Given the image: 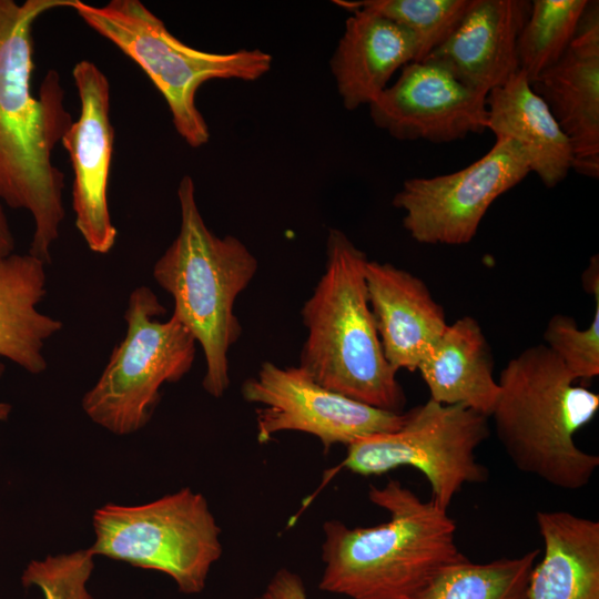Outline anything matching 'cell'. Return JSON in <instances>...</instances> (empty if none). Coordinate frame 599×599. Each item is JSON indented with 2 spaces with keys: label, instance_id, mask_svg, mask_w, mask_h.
<instances>
[{
  "label": "cell",
  "instance_id": "1",
  "mask_svg": "<svg viewBox=\"0 0 599 599\" xmlns=\"http://www.w3.org/2000/svg\"><path fill=\"white\" fill-rule=\"evenodd\" d=\"M75 0H0V203L26 210L34 230L29 254L44 264L64 219V174L52 152L73 122L60 75L50 70L32 91V27L44 12Z\"/></svg>",
  "mask_w": 599,
  "mask_h": 599
},
{
  "label": "cell",
  "instance_id": "2",
  "mask_svg": "<svg viewBox=\"0 0 599 599\" xmlns=\"http://www.w3.org/2000/svg\"><path fill=\"white\" fill-rule=\"evenodd\" d=\"M368 498L389 519L351 528L323 524L319 589L351 599H410L439 571L467 558L456 544V522L432 499L400 481L370 485Z\"/></svg>",
  "mask_w": 599,
  "mask_h": 599
},
{
  "label": "cell",
  "instance_id": "3",
  "mask_svg": "<svg viewBox=\"0 0 599 599\" xmlns=\"http://www.w3.org/2000/svg\"><path fill=\"white\" fill-rule=\"evenodd\" d=\"M497 382L489 418L512 465L559 489L586 487L599 457L580 449L573 436L596 417L599 395L576 385L544 343L511 358Z\"/></svg>",
  "mask_w": 599,
  "mask_h": 599
},
{
  "label": "cell",
  "instance_id": "4",
  "mask_svg": "<svg viewBox=\"0 0 599 599\" xmlns=\"http://www.w3.org/2000/svg\"><path fill=\"white\" fill-rule=\"evenodd\" d=\"M367 261L343 231H328L324 273L301 309L307 336L298 367L326 389L402 413L405 394L384 356L368 302Z\"/></svg>",
  "mask_w": 599,
  "mask_h": 599
},
{
  "label": "cell",
  "instance_id": "5",
  "mask_svg": "<svg viewBox=\"0 0 599 599\" xmlns=\"http://www.w3.org/2000/svg\"><path fill=\"white\" fill-rule=\"evenodd\" d=\"M177 200L180 230L155 262L153 277L172 296V315L202 347L203 388L220 398L231 382L229 352L242 332L234 303L255 276L258 263L241 240L217 236L206 226L190 175L181 179Z\"/></svg>",
  "mask_w": 599,
  "mask_h": 599
},
{
  "label": "cell",
  "instance_id": "6",
  "mask_svg": "<svg viewBox=\"0 0 599 599\" xmlns=\"http://www.w3.org/2000/svg\"><path fill=\"white\" fill-rule=\"evenodd\" d=\"M71 9L141 67L167 103L176 132L192 148L210 140L195 103L200 87L214 79L255 81L272 65V55L260 49L214 53L189 47L140 0H111L103 6L75 0Z\"/></svg>",
  "mask_w": 599,
  "mask_h": 599
},
{
  "label": "cell",
  "instance_id": "7",
  "mask_svg": "<svg viewBox=\"0 0 599 599\" xmlns=\"http://www.w3.org/2000/svg\"><path fill=\"white\" fill-rule=\"evenodd\" d=\"M164 313L150 287L131 292L125 336L82 398L87 416L115 435L143 428L160 400L161 386L179 382L194 363L196 341L173 315L159 321Z\"/></svg>",
  "mask_w": 599,
  "mask_h": 599
},
{
  "label": "cell",
  "instance_id": "8",
  "mask_svg": "<svg viewBox=\"0 0 599 599\" xmlns=\"http://www.w3.org/2000/svg\"><path fill=\"white\" fill-rule=\"evenodd\" d=\"M91 552L171 577L185 595L203 591L223 552L205 497L185 487L136 506L106 504L92 517Z\"/></svg>",
  "mask_w": 599,
  "mask_h": 599
},
{
  "label": "cell",
  "instance_id": "9",
  "mask_svg": "<svg viewBox=\"0 0 599 599\" xmlns=\"http://www.w3.org/2000/svg\"><path fill=\"white\" fill-rule=\"evenodd\" d=\"M488 418L463 405L428 399L404 413L397 430L348 445L341 466L364 476L413 467L428 480L430 499L448 509L465 485L488 479V469L475 455L490 434Z\"/></svg>",
  "mask_w": 599,
  "mask_h": 599
},
{
  "label": "cell",
  "instance_id": "10",
  "mask_svg": "<svg viewBox=\"0 0 599 599\" xmlns=\"http://www.w3.org/2000/svg\"><path fill=\"white\" fill-rule=\"evenodd\" d=\"M530 172L525 149L497 139L483 158L457 172L406 180L392 203L404 212V229L416 242L465 245L493 202Z\"/></svg>",
  "mask_w": 599,
  "mask_h": 599
},
{
  "label": "cell",
  "instance_id": "11",
  "mask_svg": "<svg viewBox=\"0 0 599 599\" xmlns=\"http://www.w3.org/2000/svg\"><path fill=\"white\" fill-rule=\"evenodd\" d=\"M244 400L256 408L257 441L267 443L281 432L317 437L324 449L377 434L397 430L404 413L379 409L318 385L298 366L280 367L263 362L256 375L241 387Z\"/></svg>",
  "mask_w": 599,
  "mask_h": 599
},
{
  "label": "cell",
  "instance_id": "12",
  "mask_svg": "<svg viewBox=\"0 0 599 599\" xmlns=\"http://www.w3.org/2000/svg\"><path fill=\"white\" fill-rule=\"evenodd\" d=\"M486 95L434 62H410L369 104V114L394 139L448 143L487 130Z\"/></svg>",
  "mask_w": 599,
  "mask_h": 599
},
{
  "label": "cell",
  "instance_id": "13",
  "mask_svg": "<svg viewBox=\"0 0 599 599\" xmlns=\"http://www.w3.org/2000/svg\"><path fill=\"white\" fill-rule=\"evenodd\" d=\"M72 77L80 99V115L63 134L61 144L69 153L73 171L75 226L92 252L108 254L118 236L108 204L114 143L110 82L90 60L79 61Z\"/></svg>",
  "mask_w": 599,
  "mask_h": 599
},
{
  "label": "cell",
  "instance_id": "14",
  "mask_svg": "<svg viewBox=\"0 0 599 599\" xmlns=\"http://www.w3.org/2000/svg\"><path fill=\"white\" fill-rule=\"evenodd\" d=\"M568 138L572 169L599 175V4L589 1L561 59L530 83Z\"/></svg>",
  "mask_w": 599,
  "mask_h": 599
},
{
  "label": "cell",
  "instance_id": "15",
  "mask_svg": "<svg viewBox=\"0 0 599 599\" xmlns=\"http://www.w3.org/2000/svg\"><path fill=\"white\" fill-rule=\"evenodd\" d=\"M368 302L384 356L395 372L417 370L448 323L426 283L390 263L367 261Z\"/></svg>",
  "mask_w": 599,
  "mask_h": 599
},
{
  "label": "cell",
  "instance_id": "16",
  "mask_svg": "<svg viewBox=\"0 0 599 599\" xmlns=\"http://www.w3.org/2000/svg\"><path fill=\"white\" fill-rule=\"evenodd\" d=\"M530 9L528 0H474L447 40L423 61L488 94L520 70L517 41Z\"/></svg>",
  "mask_w": 599,
  "mask_h": 599
},
{
  "label": "cell",
  "instance_id": "17",
  "mask_svg": "<svg viewBox=\"0 0 599 599\" xmlns=\"http://www.w3.org/2000/svg\"><path fill=\"white\" fill-rule=\"evenodd\" d=\"M331 59V70L346 110L370 104L393 74L418 60L414 33L376 12L355 9Z\"/></svg>",
  "mask_w": 599,
  "mask_h": 599
},
{
  "label": "cell",
  "instance_id": "18",
  "mask_svg": "<svg viewBox=\"0 0 599 599\" xmlns=\"http://www.w3.org/2000/svg\"><path fill=\"white\" fill-rule=\"evenodd\" d=\"M486 108L487 130L496 140L519 143L528 154L531 172L547 187L567 177L573 164L569 140L522 70L488 92Z\"/></svg>",
  "mask_w": 599,
  "mask_h": 599
},
{
  "label": "cell",
  "instance_id": "19",
  "mask_svg": "<svg viewBox=\"0 0 599 599\" xmlns=\"http://www.w3.org/2000/svg\"><path fill=\"white\" fill-rule=\"evenodd\" d=\"M544 557L527 599H599V522L569 511H538Z\"/></svg>",
  "mask_w": 599,
  "mask_h": 599
},
{
  "label": "cell",
  "instance_id": "20",
  "mask_svg": "<svg viewBox=\"0 0 599 599\" xmlns=\"http://www.w3.org/2000/svg\"><path fill=\"white\" fill-rule=\"evenodd\" d=\"M417 370L427 385L429 399L463 405L490 417L499 385L494 377L489 343L474 317L463 316L448 324Z\"/></svg>",
  "mask_w": 599,
  "mask_h": 599
},
{
  "label": "cell",
  "instance_id": "21",
  "mask_svg": "<svg viewBox=\"0 0 599 599\" xmlns=\"http://www.w3.org/2000/svg\"><path fill=\"white\" fill-rule=\"evenodd\" d=\"M44 266L29 253L0 256V358L31 374L45 370L44 343L62 328L37 309L47 292Z\"/></svg>",
  "mask_w": 599,
  "mask_h": 599
},
{
  "label": "cell",
  "instance_id": "22",
  "mask_svg": "<svg viewBox=\"0 0 599 599\" xmlns=\"http://www.w3.org/2000/svg\"><path fill=\"white\" fill-rule=\"evenodd\" d=\"M539 554L532 549L483 564L465 558L439 571L410 599H527Z\"/></svg>",
  "mask_w": 599,
  "mask_h": 599
},
{
  "label": "cell",
  "instance_id": "23",
  "mask_svg": "<svg viewBox=\"0 0 599 599\" xmlns=\"http://www.w3.org/2000/svg\"><path fill=\"white\" fill-rule=\"evenodd\" d=\"M588 0H534L517 41L519 69L529 82L555 65L576 35Z\"/></svg>",
  "mask_w": 599,
  "mask_h": 599
},
{
  "label": "cell",
  "instance_id": "24",
  "mask_svg": "<svg viewBox=\"0 0 599 599\" xmlns=\"http://www.w3.org/2000/svg\"><path fill=\"white\" fill-rule=\"evenodd\" d=\"M348 11L366 9L410 30L419 45L423 61L453 33L474 0H363L334 1Z\"/></svg>",
  "mask_w": 599,
  "mask_h": 599
},
{
  "label": "cell",
  "instance_id": "25",
  "mask_svg": "<svg viewBox=\"0 0 599 599\" xmlns=\"http://www.w3.org/2000/svg\"><path fill=\"white\" fill-rule=\"evenodd\" d=\"M595 302L593 317L586 329L579 328L573 317L556 314L544 332V344L576 380L599 375V298Z\"/></svg>",
  "mask_w": 599,
  "mask_h": 599
},
{
  "label": "cell",
  "instance_id": "26",
  "mask_svg": "<svg viewBox=\"0 0 599 599\" xmlns=\"http://www.w3.org/2000/svg\"><path fill=\"white\" fill-rule=\"evenodd\" d=\"M90 549L32 560L23 570V587L37 586L44 599H93L87 583L94 569Z\"/></svg>",
  "mask_w": 599,
  "mask_h": 599
},
{
  "label": "cell",
  "instance_id": "27",
  "mask_svg": "<svg viewBox=\"0 0 599 599\" xmlns=\"http://www.w3.org/2000/svg\"><path fill=\"white\" fill-rule=\"evenodd\" d=\"M253 599H308L302 577L288 568H280L262 592Z\"/></svg>",
  "mask_w": 599,
  "mask_h": 599
},
{
  "label": "cell",
  "instance_id": "28",
  "mask_svg": "<svg viewBox=\"0 0 599 599\" xmlns=\"http://www.w3.org/2000/svg\"><path fill=\"white\" fill-rule=\"evenodd\" d=\"M581 283L585 292L599 298V256L595 254L589 261L588 267L583 271Z\"/></svg>",
  "mask_w": 599,
  "mask_h": 599
},
{
  "label": "cell",
  "instance_id": "29",
  "mask_svg": "<svg viewBox=\"0 0 599 599\" xmlns=\"http://www.w3.org/2000/svg\"><path fill=\"white\" fill-rule=\"evenodd\" d=\"M14 246V237L10 230L3 206L0 203V256H7L13 253Z\"/></svg>",
  "mask_w": 599,
  "mask_h": 599
},
{
  "label": "cell",
  "instance_id": "30",
  "mask_svg": "<svg viewBox=\"0 0 599 599\" xmlns=\"http://www.w3.org/2000/svg\"><path fill=\"white\" fill-rule=\"evenodd\" d=\"M4 372V365L0 361V378ZM11 405L8 403H0V420L8 419L10 412H11Z\"/></svg>",
  "mask_w": 599,
  "mask_h": 599
}]
</instances>
